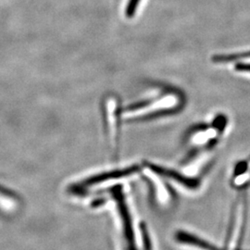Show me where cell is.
<instances>
[{
    "instance_id": "1",
    "label": "cell",
    "mask_w": 250,
    "mask_h": 250,
    "mask_svg": "<svg viewBox=\"0 0 250 250\" xmlns=\"http://www.w3.org/2000/svg\"><path fill=\"white\" fill-rule=\"evenodd\" d=\"M180 106V99L176 94H168L159 100L147 102L139 106L129 107L125 112L127 119L152 118L175 111Z\"/></svg>"
},
{
    "instance_id": "2",
    "label": "cell",
    "mask_w": 250,
    "mask_h": 250,
    "mask_svg": "<svg viewBox=\"0 0 250 250\" xmlns=\"http://www.w3.org/2000/svg\"><path fill=\"white\" fill-rule=\"evenodd\" d=\"M112 195L116 200L119 212L121 215L122 223H123V228H124V233H125V242L127 245V250H136L135 242H134V230H133V224H132V219L131 215L129 212V209L125 203L124 193L121 187H115L111 189Z\"/></svg>"
},
{
    "instance_id": "3",
    "label": "cell",
    "mask_w": 250,
    "mask_h": 250,
    "mask_svg": "<svg viewBox=\"0 0 250 250\" xmlns=\"http://www.w3.org/2000/svg\"><path fill=\"white\" fill-rule=\"evenodd\" d=\"M138 170H139V168L137 166H134V167H130L128 169H125V170H115V171H111V172L99 174V175L94 176L92 178L87 179L86 181H84L83 183L79 185L77 188H73V191L79 190L81 192L83 188H88L90 186H95V185H98V184H101L103 182H107V181L111 180V179L122 178V177H125V176H129V175H132V174H134L135 172H137Z\"/></svg>"
},
{
    "instance_id": "4",
    "label": "cell",
    "mask_w": 250,
    "mask_h": 250,
    "mask_svg": "<svg viewBox=\"0 0 250 250\" xmlns=\"http://www.w3.org/2000/svg\"><path fill=\"white\" fill-rule=\"evenodd\" d=\"M148 167L154 173H156L158 175L164 176L166 178L171 179V180L179 183L180 185H183L187 188L195 189L199 186V182L197 181V179L188 178L187 176H185L181 173H178L174 170H169V169L160 167V166H156V165H153V164H149Z\"/></svg>"
},
{
    "instance_id": "5",
    "label": "cell",
    "mask_w": 250,
    "mask_h": 250,
    "mask_svg": "<svg viewBox=\"0 0 250 250\" xmlns=\"http://www.w3.org/2000/svg\"><path fill=\"white\" fill-rule=\"evenodd\" d=\"M107 124L111 140L117 144L118 139V127H119V117H118V106L116 99L111 98L107 100Z\"/></svg>"
},
{
    "instance_id": "6",
    "label": "cell",
    "mask_w": 250,
    "mask_h": 250,
    "mask_svg": "<svg viewBox=\"0 0 250 250\" xmlns=\"http://www.w3.org/2000/svg\"><path fill=\"white\" fill-rule=\"evenodd\" d=\"M175 238L177 241L183 244H187L190 246H195L198 249L203 250H221L218 249L216 246L211 245L210 243L205 241L199 237H197L194 234H191L189 232L179 231L175 234Z\"/></svg>"
},
{
    "instance_id": "7",
    "label": "cell",
    "mask_w": 250,
    "mask_h": 250,
    "mask_svg": "<svg viewBox=\"0 0 250 250\" xmlns=\"http://www.w3.org/2000/svg\"><path fill=\"white\" fill-rule=\"evenodd\" d=\"M235 217H234V226H233V239H229L228 244L229 246L227 247V250H236V244L237 241L239 240V234L240 231L239 228L241 227V224H239V222L241 221L242 217L244 214V203H239L238 208L235 209Z\"/></svg>"
},
{
    "instance_id": "8",
    "label": "cell",
    "mask_w": 250,
    "mask_h": 250,
    "mask_svg": "<svg viewBox=\"0 0 250 250\" xmlns=\"http://www.w3.org/2000/svg\"><path fill=\"white\" fill-rule=\"evenodd\" d=\"M246 58H250V51L234 54V55H224V56H216L213 58L214 62H230L236 60H242Z\"/></svg>"
},
{
    "instance_id": "9",
    "label": "cell",
    "mask_w": 250,
    "mask_h": 250,
    "mask_svg": "<svg viewBox=\"0 0 250 250\" xmlns=\"http://www.w3.org/2000/svg\"><path fill=\"white\" fill-rule=\"evenodd\" d=\"M141 0H128L127 6L125 8V15L127 18H133L139 6Z\"/></svg>"
},
{
    "instance_id": "10",
    "label": "cell",
    "mask_w": 250,
    "mask_h": 250,
    "mask_svg": "<svg viewBox=\"0 0 250 250\" xmlns=\"http://www.w3.org/2000/svg\"><path fill=\"white\" fill-rule=\"evenodd\" d=\"M141 232H142V238H143L144 250H152L151 241L150 237L147 232V229L145 224L141 225Z\"/></svg>"
},
{
    "instance_id": "11",
    "label": "cell",
    "mask_w": 250,
    "mask_h": 250,
    "mask_svg": "<svg viewBox=\"0 0 250 250\" xmlns=\"http://www.w3.org/2000/svg\"><path fill=\"white\" fill-rule=\"evenodd\" d=\"M236 70L239 72H250V63H239L236 65Z\"/></svg>"
}]
</instances>
